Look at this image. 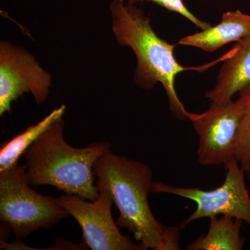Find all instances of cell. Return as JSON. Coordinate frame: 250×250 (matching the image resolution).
I'll use <instances>...</instances> for the list:
<instances>
[{
	"instance_id": "5",
	"label": "cell",
	"mask_w": 250,
	"mask_h": 250,
	"mask_svg": "<svg viewBox=\"0 0 250 250\" xmlns=\"http://www.w3.org/2000/svg\"><path fill=\"white\" fill-rule=\"evenodd\" d=\"M225 167V181L213 190L174 187L153 182L152 192L170 194L195 202L196 209L188 218L181 222L179 226L181 229L185 228L195 220L219 215H229L250 225V196L246 187L245 171L236 159H232Z\"/></svg>"
},
{
	"instance_id": "2",
	"label": "cell",
	"mask_w": 250,
	"mask_h": 250,
	"mask_svg": "<svg viewBox=\"0 0 250 250\" xmlns=\"http://www.w3.org/2000/svg\"><path fill=\"white\" fill-rule=\"evenodd\" d=\"M112 30L118 43L129 47L136 55L135 83L145 90L160 83L168 98L170 111L179 120H188L190 112L179 100L175 88L177 75L186 70L203 71L207 65L188 67L181 65L175 57V44L161 39L151 25L150 18L136 6L122 0L110 4Z\"/></svg>"
},
{
	"instance_id": "13",
	"label": "cell",
	"mask_w": 250,
	"mask_h": 250,
	"mask_svg": "<svg viewBox=\"0 0 250 250\" xmlns=\"http://www.w3.org/2000/svg\"><path fill=\"white\" fill-rule=\"evenodd\" d=\"M242 114L238 129L236 159L245 172H250V82L239 92Z\"/></svg>"
},
{
	"instance_id": "10",
	"label": "cell",
	"mask_w": 250,
	"mask_h": 250,
	"mask_svg": "<svg viewBox=\"0 0 250 250\" xmlns=\"http://www.w3.org/2000/svg\"><path fill=\"white\" fill-rule=\"evenodd\" d=\"M250 34V15L236 10L224 13L221 21L214 27L182 38L177 45L214 52L226 44L238 42Z\"/></svg>"
},
{
	"instance_id": "11",
	"label": "cell",
	"mask_w": 250,
	"mask_h": 250,
	"mask_svg": "<svg viewBox=\"0 0 250 250\" xmlns=\"http://www.w3.org/2000/svg\"><path fill=\"white\" fill-rule=\"evenodd\" d=\"M209 228L205 235L187 247L188 250H241L245 238L241 235L243 221L229 215L210 217Z\"/></svg>"
},
{
	"instance_id": "6",
	"label": "cell",
	"mask_w": 250,
	"mask_h": 250,
	"mask_svg": "<svg viewBox=\"0 0 250 250\" xmlns=\"http://www.w3.org/2000/svg\"><path fill=\"white\" fill-rule=\"evenodd\" d=\"M241 114L238 100L210 103L204 113H190L188 120L199 138L197 161L200 165L225 166L236 159Z\"/></svg>"
},
{
	"instance_id": "7",
	"label": "cell",
	"mask_w": 250,
	"mask_h": 250,
	"mask_svg": "<svg viewBox=\"0 0 250 250\" xmlns=\"http://www.w3.org/2000/svg\"><path fill=\"white\" fill-rule=\"evenodd\" d=\"M62 208L72 215L82 228L85 246L93 250H146L142 243H134L120 231L112 217L111 195L99 190L95 201H86L76 195L57 198Z\"/></svg>"
},
{
	"instance_id": "8",
	"label": "cell",
	"mask_w": 250,
	"mask_h": 250,
	"mask_svg": "<svg viewBox=\"0 0 250 250\" xmlns=\"http://www.w3.org/2000/svg\"><path fill=\"white\" fill-rule=\"evenodd\" d=\"M52 77L35 57L7 41L0 44V116L11 110V103L31 93L40 104L47 100Z\"/></svg>"
},
{
	"instance_id": "14",
	"label": "cell",
	"mask_w": 250,
	"mask_h": 250,
	"mask_svg": "<svg viewBox=\"0 0 250 250\" xmlns=\"http://www.w3.org/2000/svg\"><path fill=\"white\" fill-rule=\"evenodd\" d=\"M122 1L128 4L134 5L143 2L154 3L164 9L181 15L192 24H195L197 27L200 28L201 30H205L211 27L210 23L201 21L192 14L191 11L188 9L184 0H122Z\"/></svg>"
},
{
	"instance_id": "3",
	"label": "cell",
	"mask_w": 250,
	"mask_h": 250,
	"mask_svg": "<svg viewBox=\"0 0 250 250\" xmlns=\"http://www.w3.org/2000/svg\"><path fill=\"white\" fill-rule=\"evenodd\" d=\"M64 126L65 122L60 118L26 151L28 182L31 187L52 186L68 195L95 201L99 190L95 185L93 166L109 150V144L72 147L64 139Z\"/></svg>"
},
{
	"instance_id": "9",
	"label": "cell",
	"mask_w": 250,
	"mask_h": 250,
	"mask_svg": "<svg viewBox=\"0 0 250 250\" xmlns=\"http://www.w3.org/2000/svg\"><path fill=\"white\" fill-rule=\"evenodd\" d=\"M250 82V34L229 51L228 57L218 72L214 88L205 93L206 98L210 103H228Z\"/></svg>"
},
{
	"instance_id": "12",
	"label": "cell",
	"mask_w": 250,
	"mask_h": 250,
	"mask_svg": "<svg viewBox=\"0 0 250 250\" xmlns=\"http://www.w3.org/2000/svg\"><path fill=\"white\" fill-rule=\"evenodd\" d=\"M65 111V105H62L54 109L37 124L29 126L12 139L1 143L0 148V171L6 170L17 164L20 157L51 125L62 118Z\"/></svg>"
},
{
	"instance_id": "4",
	"label": "cell",
	"mask_w": 250,
	"mask_h": 250,
	"mask_svg": "<svg viewBox=\"0 0 250 250\" xmlns=\"http://www.w3.org/2000/svg\"><path fill=\"white\" fill-rule=\"evenodd\" d=\"M27 164L0 171V219L21 240L39 229H50L69 215L57 198L30 187Z\"/></svg>"
},
{
	"instance_id": "1",
	"label": "cell",
	"mask_w": 250,
	"mask_h": 250,
	"mask_svg": "<svg viewBox=\"0 0 250 250\" xmlns=\"http://www.w3.org/2000/svg\"><path fill=\"white\" fill-rule=\"evenodd\" d=\"M93 172L98 190L107 192L119 210V228L127 229L146 250H180L181 228L161 224L149 207L154 181L149 166L109 149L95 163Z\"/></svg>"
},
{
	"instance_id": "15",
	"label": "cell",
	"mask_w": 250,
	"mask_h": 250,
	"mask_svg": "<svg viewBox=\"0 0 250 250\" xmlns=\"http://www.w3.org/2000/svg\"><path fill=\"white\" fill-rule=\"evenodd\" d=\"M248 177H249V180L250 182V172H249V173H248Z\"/></svg>"
}]
</instances>
